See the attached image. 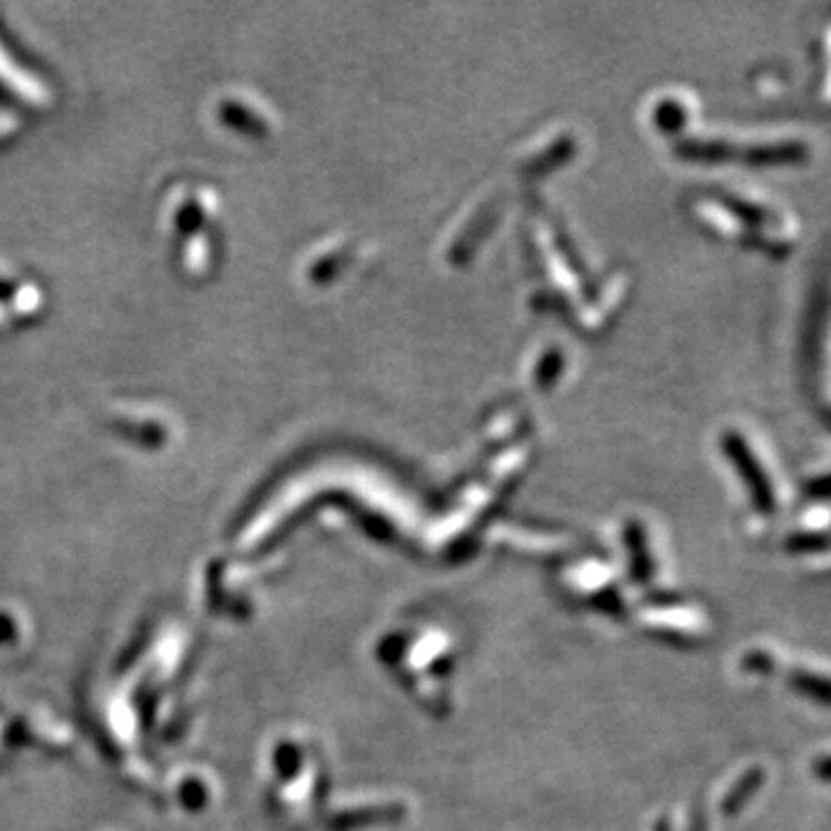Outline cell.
Instances as JSON below:
<instances>
[{"label":"cell","instance_id":"obj_2","mask_svg":"<svg viewBox=\"0 0 831 831\" xmlns=\"http://www.w3.org/2000/svg\"><path fill=\"white\" fill-rule=\"evenodd\" d=\"M813 769H815V773H818V777H820V779H827V781H831V756H829V758H822V760H818Z\"/></svg>","mask_w":831,"mask_h":831},{"label":"cell","instance_id":"obj_1","mask_svg":"<svg viewBox=\"0 0 831 831\" xmlns=\"http://www.w3.org/2000/svg\"><path fill=\"white\" fill-rule=\"evenodd\" d=\"M792 686L801 696H807V698H811L820 705L831 707V679H827L822 675H815V672L799 670V672L792 675Z\"/></svg>","mask_w":831,"mask_h":831}]
</instances>
